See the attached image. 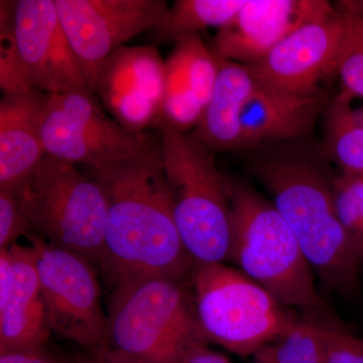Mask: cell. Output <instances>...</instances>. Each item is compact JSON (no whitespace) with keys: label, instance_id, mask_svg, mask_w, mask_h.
<instances>
[{"label":"cell","instance_id":"obj_1","mask_svg":"<svg viewBox=\"0 0 363 363\" xmlns=\"http://www.w3.org/2000/svg\"><path fill=\"white\" fill-rule=\"evenodd\" d=\"M310 140L269 143L247 150L250 175L271 192L272 204L297 238L326 290L351 296L360 288L359 253L341 225L331 161L324 145Z\"/></svg>","mask_w":363,"mask_h":363},{"label":"cell","instance_id":"obj_2","mask_svg":"<svg viewBox=\"0 0 363 363\" xmlns=\"http://www.w3.org/2000/svg\"><path fill=\"white\" fill-rule=\"evenodd\" d=\"M89 169L106 197L99 266L109 285L152 277L190 279L195 264L176 225L162 160H128Z\"/></svg>","mask_w":363,"mask_h":363},{"label":"cell","instance_id":"obj_3","mask_svg":"<svg viewBox=\"0 0 363 363\" xmlns=\"http://www.w3.org/2000/svg\"><path fill=\"white\" fill-rule=\"evenodd\" d=\"M174 218L195 264H225L233 245L228 182L215 152L191 133L160 128Z\"/></svg>","mask_w":363,"mask_h":363},{"label":"cell","instance_id":"obj_4","mask_svg":"<svg viewBox=\"0 0 363 363\" xmlns=\"http://www.w3.org/2000/svg\"><path fill=\"white\" fill-rule=\"evenodd\" d=\"M105 346L143 363H182L207 345L187 281L152 277L113 289Z\"/></svg>","mask_w":363,"mask_h":363},{"label":"cell","instance_id":"obj_5","mask_svg":"<svg viewBox=\"0 0 363 363\" xmlns=\"http://www.w3.org/2000/svg\"><path fill=\"white\" fill-rule=\"evenodd\" d=\"M227 182L233 210L230 259L283 307H323L314 272L272 202L247 184Z\"/></svg>","mask_w":363,"mask_h":363},{"label":"cell","instance_id":"obj_6","mask_svg":"<svg viewBox=\"0 0 363 363\" xmlns=\"http://www.w3.org/2000/svg\"><path fill=\"white\" fill-rule=\"evenodd\" d=\"M190 284L205 338L238 357L269 347L296 321L266 289L223 262L195 264Z\"/></svg>","mask_w":363,"mask_h":363},{"label":"cell","instance_id":"obj_7","mask_svg":"<svg viewBox=\"0 0 363 363\" xmlns=\"http://www.w3.org/2000/svg\"><path fill=\"white\" fill-rule=\"evenodd\" d=\"M18 196L33 230L50 245L100 264L107 202L92 177L45 155Z\"/></svg>","mask_w":363,"mask_h":363},{"label":"cell","instance_id":"obj_8","mask_svg":"<svg viewBox=\"0 0 363 363\" xmlns=\"http://www.w3.org/2000/svg\"><path fill=\"white\" fill-rule=\"evenodd\" d=\"M43 142L48 156L88 168L162 160L161 140L126 130L104 113L91 93L48 94Z\"/></svg>","mask_w":363,"mask_h":363},{"label":"cell","instance_id":"obj_9","mask_svg":"<svg viewBox=\"0 0 363 363\" xmlns=\"http://www.w3.org/2000/svg\"><path fill=\"white\" fill-rule=\"evenodd\" d=\"M37 255L48 325L59 337L88 347L106 344L107 316L96 272L89 260L50 245L39 234L26 236Z\"/></svg>","mask_w":363,"mask_h":363},{"label":"cell","instance_id":"obj_10","mask_svg":"<svg viewBox=\"0 0 363 363\" xmlns=\"http://www.w3.org/2000/svg\"><path fill=\"white\" fill-rule=\"evenodd\" d=\"M60 21L92 93L100 66L124 44L156 28L164 0H54Z\"/></svg>","mask_w":363,"mask_h":363},{"label":"cell","instance_id":"obj_11","mask_svg":"<svg viewBox=\"0 0 363 363\" xmlns=\"http://www.w3.org/2000/svg\"><path fill=\"white\" fill-rule=\"evenodd\" d=\"M14 30L26 87L45 94L91 93L54 0H18Z\"/></svg>","mask_w":363,"mask_h":363},{"label":"cell","instance_id":"obj_12","mask_svg":"<svg viewBox=\"0 0 363 363\" xmlns=\"http://www.w3.org/2000/svg\"><path fill=\"white\" fill-rule=\"evenodd\" d=\"M345 26V14L336 9L327 18L301 26L266 57L245 66L267 87L301 96L325 94L324 83L338 75Z\"/></svg>","mask_w":363,"mask_h":363},{"label":"cell","instance_id":"obj_13","mask_svg":"<svg viewBox=\"0 0 363 363\" xmlns=\"http://www.w3.org/2000/svg\"><path fill=\"white\" fill-rule=\"evenodd\" d=\"M166 61L154 45L123 47L100 66L92 94H97L126 130L142 133L161 125Z\"/></svg>","mask_w":363,"mask_h":363},{"label":"cell","instance_id":"obj_14","mask_svg":"<svg viewBox=\"0 0 363 363\" xmlns=\"http://www.w3.org/2000/svg\"><path fill=\"white\" fill-rule=\"evenodd\" d=\"M335 11L323 0H245L233 20L217 30L209 48L221 61L250 65L301 26Z\"/></svg>","mask_w":363,"mask_h":363},{"label":"cell","instance_id":"obj_15","mask_svg":"<svg viewBox=\"0 0 363 363\" xmlns=\"http://www.w3.org/2000/svg\"><path fill=\"white\" fill-rule=\"evenodd\" d=\"M48 94L30 87L2 92L0 190L18 194L45 156L43 142Z\"/></svg>","mask_w":363,"mask_h":363},{"label":"cell","instance_id":"obj_16","mask_svg":"<svg viewBox=\"0 0 363 363\" xmlns=\"http://www.w3.org/2000/svg\"><path fill=\"white\" fill-rule=\"evenodd\" d=\"M329 99L301 96L257 82L241 113L240 150L269 143L310 140Z\"/></svg>","mask_w":363,"mask_h":363},{"label":"cell","instance_id":"obj_17","mask_svg":"<svg viewBox=\"0 0 363 363\" xmlns=\"http://www.w3.org/2000/svg\"><path fill=\"white\" fill-rule=\"evenodd\" d=\"M11 290L0 301V354L44 348L51 336L40 292L37 255L33 247L14 243Z\"/></svg>","mask_w":363,"mask_h":363},{"label":"cell","instance_id":"obj_18","mask_svg":"<svg viewBox=\"0 0 363 363\" xmlns=\"http://www.w3.org/2000/svg\"><path fill=\"white\" fill-rule=\"evenodd\" d=\"M219 61L211 99L199 125L191 135L213 152L240 150V118L257 87V79L242 64Z\"/></svg>","mask_w":363,"mask_h":363},{"label":"cell","instance_id":"obj_19","mask_svg":"<svg viewBox=\"0 0 363 363\" xmlns=\"http://www.w3.org/2000/svg\"><path fill=\"white\" fill-rule=\"evenodd\" d=\"M341 91L329 99L323 114L324 147L341 173L363 177V109Z\"/></svg>","mask_w":363,"mask_h":363},{"label":"cell","instance_id":"obj_20","mask_svg":"<svg viewBox=\"0 0 363 363\" xmlns=\"http://www.w3.org/2000/svg\"><path fill=\"white\" fill-rule=\"evenodd\" d=\"M245 0H177L152 28L157 44L178 43L208 28H220L240 11Z\"/></svg>","mask_w":363,"mask_h":363},{"label":"cell","instance_id":"obj_21","mask_svg":"<svg viewBox=\"0 0 363 363\" xmlns=\"http://www.w3.org/2000/svg\"><path fill=\"white\" fill-rule=\"evenodd\" d=\"M271 347L274 363H326L325 326L296 320Z\"/></svg>","mask_w":363,"mask_h":363},{"label":"cell","instance_id":"obj_22","mask_svg":"<svg viewBox=\"0 0 363 363\" xmlns=\"http://www.w3.org/2000/svg\"><path fill=\"white\" fill-rule=\"evenodd\" d=\"M334 205L341 225L358 253L363 248V177L341 173L333 187Z\"/></svg>","mask_w":363,"mask_h":363},{"label":"cell","instance_id":"obj_23","mask_svg":"<svg viewBox=\"0 0 363 363\" xmlns=\"http://www.w3.org/2000/svg\"><path fill=\"white\" fill-rule=\"evenodd\" d=\"M344 14L346 26L339 57L338 76L342 81L343 90L363 99V14Z\"/></svg>","mask_w":363,"mask_h":363},{"label":"cell","instance_id":"obj_24","mask_svg":"<svg viewBox=\"0 0 363 363\" xmlns=\"http://www.w3.org/2000/svg\"><path fill=\"white\" fill-rule=\"evenodd\" d=\"M16 1L0 2V87L2 92L25 88L16 50Z\"/></svg>","mask_w":363,"mask_h":363},{"label":"cell","instance_id":"obj_25","mask_svg":"<svg viewBox=\"0 0 363 363\" xmlns=\"http://www.w3.org/2000/svg\"><path fill=\"white\" fill-rule=\"evenodd\" d=\"M33 229L23 211L20 196L0 190V250L11 247L21 236H28Z\"/></svg>","mask_w":363,"mask_h":363},{"label":"cell","instance_id":"obj_26","mask_svg":"<svg viewBox=\"0 0 363 363\" xmlns=\"http://www.w3.org/2000/svg\"><path fill=\"white\" fill-rule=\"evenodd\" d=\"M326 363H363V338L345 329L325 326Z\"/></svg>","mask_w":363,"mask_h":363},{"label":"cell","instance_id":"obj_27","mask_svg":"<svg viewBox=\"0 0 363 363\" xmlns=\"http://www.w3.org/2000/svg\"><path fill=\"white\" fill-rule=\"evenodd\" d=\"M0 363H63L57 362L42 350L16 351L0 354Z\"/></svg>","mask_w":363,"mask_h":363},{"label":"cell","instance_id":"obj_28","mask_svg":"<svg viewBox=\"0 0 363 363\" xmlns=\"http://www.w3.org/2000/svg\"><path fill=\"white\" fill-rule=\"evenodd\" d=\"M182 363H231L228 358L214 352L207 345L196 346L189 351Z\"/></svg>","mask_w":363,"mask_h":363},{"label":"cell","instance_id":"obj_29","mask_svg":"<svg viewBox=\"0 0 363 363\" xmlns=\"http://www.w3.org/2000/svg\"><path fill=\"white\" fill-rule=\"evenodd\" d=\"M95 355L89 360H86L85 362L81 363H143L138 362V360L133 359V358L125 357L117 351L107 347V346H102V347L96 348L95 350Z\"/></svg>","mask_w":363,"mask_h":363},{"label":"cell","instance_id":"obj_30","mask_svg":"<svg viewBox=\"0 0 363 363\" xmlns=\"http://www.w3.org/2000/svg\"><path fill=\"white\" fill-rule=\"evenodd\" d=\"M255 362L253 363H274L271 346L259 351V353L255 355Z\"/></svg>","mask_w":363,"mask_h":363},{"label":"cell","instance_id":"obj_31","mask_svg":"<svg viewBox=\"0 0 363 363\" xmlns=\"http://www.w3.org/2000/svg\"><path fill=\"white\" fill-rule=\"evenodd\" d=\"M360 264H362V267H363V248L362 252H360Z\"/></svg>","mask_w":363,"mask_h":363}]
</instances>
